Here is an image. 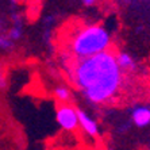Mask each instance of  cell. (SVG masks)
Returning <instances> with one entry per match:
<instances>
[{
  "label": "cell",
  "mask_w": 150,
  "mask_h": 150,
  "mask_svg": "<svg viewBox=\"0 0 150 150\" xmlns=\"http://www.w3.org/2000/svg\"><path fill=\"white\" fill-rule=\"evenodd\" d=\"M70 73L79 91L91 104L111 101L123 83V72L116 64L115 53L110 50L89 58L76 59Z\"/></svg>",
  "instance_id": "1"
},
{
  "label": "cell",
  "mask_w": 150,
  "mask_h": 150,
  "mask_svg": "<svg viewBox=\"0 0 150 150\" xmlns=\"http://www.w3.org/2000/svg\"><path fill=\"white\" fill-rule=\"evenodd\" d=\"M111 34L101 25H85L74 28L67 41V50L76 59H84L108 52Z\"/></svg>",
  "instance_id": "2"
},
{
  "label": "cell",
  "mask_w": 150,
  "mask_h": 150,
  "mask_svg": "<svg viewBox=\"0 0 150 150\" xmlns=\"http://www.w3.org/2000/svg\"><path fill=\"white\" fill-rule=\"evenodd\" d=\"M56 120L64 131L73 133L79 129V115L77 108L72 103L58 104L56 110Z\"/></svg>",
  "instance_id": "3"
},
{
  "label": "cell",
  "mask_w": 150,
  "mask_h": 150,
  "mask_svg": "<svg viewBox=\"0 0 150 150\" xmlns=\"http://www.w3.org/2000/svg\"><path fill=\"white\" fill-rule=\"evenodd\" d=\"M77 115H79V127H81L87 135L92 137V138H96L99 135L98 122L85 110L77 108Z\"/></svg>",
  "instance_id": "4"
},
{
  "label": "cell",
  "mask_w": 150,
  "mask_h": 150,
  "mask_svg": "<svg viewBox=\"0 0 150 150\" xmlns=\"http://www.w3.org/2000/svg\"><path fill=\"white\" fill-rule=\"evenodd\" d=\"M131 120L139 129L147 127L150 125V108L146 107V105H138V107L133 108V111H131Z\"/></svg>",
  "instance_id": "5"
},
{
  "label": "cell",
  "mask_w": 150,
  "mask_h": 150,
  "mask_svg": "<svg viewBox=\"0 0 150 150\" xmlns=\"http://www.w3.org/2000/svg\"><path fill=\"white\" fill-rule=\"evenodd\" d=\"M116 64L122 72H134L137 69V62L131 54L126 52H119L115 54Z\"/></svg>",
  "instance_id": "6"
},
{
  "label": "cell",
  "mask_w": 150,
  "mask_h": 150,
  "mask_svg": "<svg viewBox=\"0 0 150 150\" xmlns=\"http://www.w3.org/2000/svg\"><path fill=\"white\" fill-rule=\"evenodd\" d=\"M53 95L59 101V104H68L72 100V91H70V88L67 87V85H62V84L54 87Z\"/></svg>",
  "instance_id": "7"
},
{
  "label": "cell",
  "mask_w": 150,
  "mask_h": 150,
  "mask_svg": "<svg viewBox=\"0 0 150 150\" xmlns=\"http://www.w3.org/2000/svg\"><path fill=\"white\" fill-rule=\"evenodd\" d=\"M7 37L14 42V43L18 42L23 37V25H22V23H14V26L8 30Z\"/></svg>",
  "instance_id": "8"
},
{
  "label": "cell",
  "mask_w": 150,
  "mask_h": 150,
  "mask_svg": "<svg viewBox=\"0 0 150 150\" xmlns=\"http://www.w3.org/2000/svg\"><path fill=\"white\" fill-rule=\"evenodd\" d=\"M14 42L7 37V34H0V52H8L14 47Z\"/></svg>",
  "instance_id": "9"
},
{
  "label": "cell",
  "mask_w": 150,
  "mask_h": 150,
  "mask_svg": "<svg viewBox=\"0 0 150 150\" xmlns=\"http://www.w3.org/2000/svg\"><path fill=\"white\" fill-rule=\"evenodd\" d=\"M7 87V76H6V70L0 65V89H4Z\"/></svg>",
  "instance_id": "10"
},
{
  "label": "cell",
  "mask_w": 150,
  "mask_h": 150,
  "mask_svg": "<svg viewBox=\"0 0 150 150\" xmlns=\"http://www.w3.org/2000/svg\"><path fill=\"white\" fill-rule=\"evenodd\" d=\"M96 4V0H83V6L84 7H91Z\"/></svg>",
  "instance_id": "11"
},
{
  "label": "cell",
  "mask_w": 150,
  "mask_h": 150,
  "mask_svg": "<svg viewBox=\"0 0 150 150\" xmlns=\"http://www.w3.org/2000/svg\"><path fill=\"white\" fill-rule=\"evenodd\" d=\"M52 150H64V149H52Z\"/></svg>",
  "instance_id": "12"
}]
</instances>
